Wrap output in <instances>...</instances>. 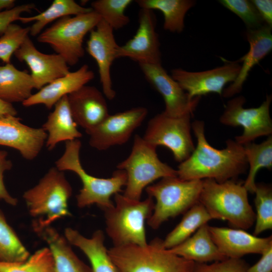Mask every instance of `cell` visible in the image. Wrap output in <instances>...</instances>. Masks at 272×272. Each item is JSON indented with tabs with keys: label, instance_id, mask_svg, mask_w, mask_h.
I'll list each match as a JSON object with an SVG mask.
<instances>
[{
	"label": "cell",
	"instance_id": "cell-31",
	"mask_svg": "<svg viewBox=\"0 0 272 272\" xmlns=\"http://www.w3.org/2000/svg\"><path fill=\"white\" fill-rule=\"evenodd\" d=\"M249 170L243 185L248 192L254 193L255 177L259 169L272 167V136L260 144L248 143L243 146Z\"/></svg>",
	"mask_w": 272,
	"mask_h": 272
},
{
	"label": "cell",
	"instance_id": "cell-11",
	"mask_svg": "<svg viewBox=\"0 0 272 272\" xmlns=\"http://www.w3.org/2000/svg\"><path fill=\"white\" fill-rule=\"evenodd\" d=\"M271 95H267L266 99L258 107L244 108L245 98L242 96L236 97L227 103L220 118L225 125L243 127V133L235 138V141L244 146L251 143L256 138L270 135L272 133V121L269 114Z\"/></svg>",
	"mask_w": 272,
	"mask_h": 272
},
{
	"label": "cell",
	"instance_id": "cell-39",
	"mask_svg": "<svg viewBox=\"0 0 272 272\" xmlns=\"http://www.w3.org/2000/svg\"><path fill=\"white\" fill-rule=\"evenodd\" d=\"M35 7L33 4H25L0 13V35L5 32L7 27L13 22L19 20L21 15L24 12H30Z\"/></svg>",
	"mask_w": 272,
	"mask_h": 272
},
{
	"label": "cell",
	"instance_id": "cell-15",
	"mask_svg": "<svg viewBox=\"0 0 272 272\" xmlns=\"http://www.w3.org/2000/svg\"><path fill=\"white\" fill-rule=\"evenodd\" d=\"M117 57H128L139 64H161L155 16L152 10L141 9L137 32L131 39L119 46Z\"/></svg>",
	"mask_w": 272,
	"mask_h": 272
},
{
	"label": "cell",
	"instance_id": "cell-23",
	"mask_svg": "<svg viewBox=\"0 0 272 272\" xmlns=\"http://www.w3.org/2000/svg\"><path fill=\"white\" fill-rule=\"evenodd\" d=\"M35 232L48 245L54 260V272H92L72 250L70 244L51 226L33 228Z\"/></svg>",
	"mask_w": 272,
	"mask_h": 272
},
{
	"label": "cell",
	"instance_id": "cell-28",
	"mask_svg": "<svg viewBox=\"0 0 272 272\" xmlns=\"http://www.w3.org/2000/svg\"><path fill=\"white\" fill-rule=\"evenodd\" d=\"M135 2L141 9L161 11L164 16V29L174 33L183 30L185 15L195 4L193 0H138Z\"/></svg>",
	"mask_w": 272,
	"mask_h": 272
},
{
	"label": "cell",
	"instance_id": "cell-4",
	"mask_svg": "<svg viewBox=\"0 0 272 272\" xmlns=\"http://www.w3.org/2000/svg\"><path fill=\"white\" fill-rule=\"evenodd\" d=\"M72 188L63 171L50 168L34 187L24 192L23 197L29 214L35 218L33 228L51 226L55 221L71 214L68 200Z\"/></svg>",
	"mask_w": 272,
	"mask_h": 272
},
{
	"label": "cell",
	"instance_id": "cell-5",
	"mask_svg": "<svg viewBox=\"0 0 272 272\" xmlns=\"http://www.w3.org/2000/svg\"><path fill=\"white\" fill-rule=\"evenodd\" d=\"M108 253L118 272H193L195 264L165 248L157 237L146 246H113Z\"/></svg>",
	"mask_w": 272,
	"mask_h": 272
},
{
	"label": "cell",
	"instance_id": "cell-21",
	"mask_svg": "<svg viewBox=\"0 0 272 272\" xmlns=\"http://www.w3.org/2000/svg\"><path fill=\"white\" fill-rule=\"evenodd\" d=\"M245 35L249 44L248 52L237 60L242 62L240 72L236 80L224 89L222 96L231 97L241 92L249 73L272 49L271 27L264 24L254 29H247Z\"/></svg>",
	"mask_w": 272,
	"mask_h": 272
},
{
	"label": "cell",
	"instance_id": "cell-34",
	"mask_svg": "<svg viewBox=\"0 0 272 272\" xmlns=\"http://www.w3.org/2000/svg\"><path fill=\"white\" fill-rule=\"evenodd\" d=\"M0 272H54V260L48 247L37 250L25 261H0Z\"/></svg>",
	"mask_w": 272,
	"mask_h": 272
},
{
	"label": "cell",
	"instance_id": "cell-27",
	"mask_svg": "<svg viewBox=\"0 0 272 272\" xmlns=\"http://www.w3.org/2000/svg\"><path fill=\"white\" fill-rule=\"evenodd\" d=\"M34 89L31 75L17 69L11 63L0 65V99L8 103L21 102L28 99Z\"/></svg>",
	"mask_w": 272,
	"mask_h": 272
},
{
	"label": "cell",
	"instance_id": "cell-30",
	"mask_svg": "<svg viewBox=\"0 0 272 272\" xmlns=\"http://www.w3.org/2000/svg\"><path fill=\"white\" fill-rule=\"evenodd\" d=\"M211 220L208 211L198 201L184 213L179 224L163 240V246L168 249L176 246Z\"/></svg>",
	"mask_w": 272,
	"mask_h": 272
},
{
	"label": "cell",
	"instance_id": "cell-24",
	"mask_svg": "<svg viewBox=\"0 0 272 272\" xmlns=\"http://www.w3.org/2000/svg\"><path fill=\"white\" fill-rule=\"evenodd\" d=\"M70 108L67 95L63 96L54 105L42 128L47 136L45 144L51 151L60 142L71 141L82 137Z\"/></svg>",
	"mask_w": 272,
	"mask_h": 272
},
{
	"label": "cell",
	"instance_id": "cell-35",
	"mask_svg": "<svg viewBox=\"0 0 272 272\" xmlns=\"http://www.w3.org/2000/svg\"><path fill=\"white\" fill-rule=\"evenodd\" d=\"M256 209L253 235L272 229V189L269 185L256 184L254 191Z\"/></svg>",
	"mask_w": 272,
	"mask_h": 272
},
{
	"label": "cell",
	"instance_id": "cell-16",
	"mask_svg": "<svg viewBox=\"0 0 272 272\" xmlns=\"http://www.w3.org/2000/svg\"><path fill=\"white\" fill-rule=\"evenodd\" d=\"M113 30L101 19L90 32L86 47L88 53L97 62L103 93L109 100L114 99L116 96L110 70L113 61L117 58V51L119 46L115 39Z\"/></svg>",
	"mask_w": 272,
	"mask_h": 272
},
{
	"label": "cell",
	"instance_id": "cell-36",
	"mask_svg": "<svg viewBox=\"0 0 272 272\" xmlns=\"http://www.w3.org/2000/svg\"><path fill=\"white\" fill-rule=\"evenodd\" d=\"M29 32L30 27L11 24L0 37V59L6 64L11 63L12 55L29 36Z\"/></svg>",
	"mask_w": 272,
	"mask_h": 272
},
{
	"label": "cell",
	"instance_id": "cell-41",
	"mask_svg": "<svg viewBox=\"0 0 272 272\" xmlns=\"http://www.w3.org/2000/svg\"><path fill=\"white\" fill-rule=\"evenodd\" d=\"M261 255L257 262L249 266L247 272H272V246Z\"/></svg>",
	"mask_w": 272,
	"mask_h": 272
},
{
	"label": "cell",
	"instance_id": "cell-1",
	"mask_svg": "<svg viewBox=\"0 0 272 272\" xmlns=\"http://www.w3.org/2000/svg\"><path fill=\"white\" fill-rule=\"evenodd\" d=\"M196 146L190 156L178 167L177 177L184 180L214 179L218 182L234 179L244 173L248 163L243 146L235 141H226V147L218 150L207 141L205 124L195 120L191 124Z\"/></svg>",
	"mask_w": 272,
	"mask_h": 272
},
{
	"label": "cell",
	"instance_id": "cell-20",
	"mask_svg": "<svg viewBox=\"0 0 272 272\" xmlns=\"http://www.w3.org/2000/svg\"><path fill=\"white\" fill-rule=\"evenodd\" d=\"M74 121L85 130H92L110 114L105 96L96 87L84 85L67 95Z\"/></svg>",
	"mask_w": 272,
	"mask_h": 272
},
{
	"label": "cell",
	"instance_id": "cell-44",
	"mask_svg": "<svg viewBox=\"0 0 272 272\" xmlns=\"http://www.w3.org/2000/svg\"><path fill=\"white\" fill-rule=\"evenodd\" d=\"M15 2L14 0H0V13L15 7Z\"/></svg>",
	"mask_w": 272,
	"mask_h": 272
},
{
	"label": "cell",
	"instance_id": "cell-22",
	"mask_svg": "<svg viewBox=\"0 0 272 272\" xmlns=\"http://www.w3.org/2000/svg\"><path fill=\"white\" fill-rule=\"evenodd\" d=\"M94 78L93 72L84 64L75 72L60 77L42 88L22 103L25 107L43 104L51 109L63 96L86 85Z\"/></svg>",
	"mask_w": 272,
	"mask_h": 272
},
{
	"label": "cell",
	"instance_id": "cell-10",
	"mask_svg": "<svg viewBox=\"0 0 272 272\" xmlns=\"http://www.w3.org/2000/svg\"><path fill=\"white\" fill-rule=\"evenodd\" d=\"M191 116L187 113L171 116L162 112L149 120L142 137L156 147L167 148L175 160L181 163L190 156L195 148L191 134Z\"/></svg>",
	"mask_w": 272,
	"mask_h": 272
},
{
	"label": "cell",
	"instance_id": "cell-37",
	"mask_svg": "<svg viewBox=\"0 0 272 272\" xmlns=\"http://www.w3.org/2000/svg\"><path fill=\"white\" fill-rule=\"evenodd\" d=\"M219 2L240 17L247 29H257L262 26L263 21L251 1L220 0Z\"/></svg>",
	"mask_w": 272,
	"mask_h": 272
},
{
	"label": "cell",
	"instance_id": "cell-6",
	"mask_svg": "<svg viewBox=\"0 0 272 272\" xmlns=\"http://www.w3.org/2000/svg\"><path fill=\"white\" fill-rule=\"evenodd\" d=\"M114 206L104 211L106 233L113 246H146L145 222L153 213L154 199H132L118 193L114 195Z\"/></svg>",
	"mask_w": 272,
	"mask_h": 272
},
{
	"label": "cell",
	"instance_id": "cell-42",
	"mask_svg": "<svg viewBox=\"0 0 272 272\" xmlns=\"http://www.w3.org/2000/svg\"><path fill=\"white\" fill-rule=\"evenodd\" d=\"M256 8L258 13L265 24L272 27V1L252 0L251 1Z\"/></svg>",
	"mask_w": 272,
	"mask_h": 272
},
{
	"label": "cell",
	"instance_id": "cell-2",
	"mask_svg": "<svg viewBox=\"0 0 272 272\" xmlns=\"http://www.w3.org/2000/svg\"><path fill=\"white\" fill-rule=\"evenodd\" d=\"M243 183L234 179L218 182L202 180L199 202L212 219L225 220L233 228L247 230L255 221V213L249 203Z\"/></svg>",
	"mask_w": 272,
	"mask_h": 272
},
{
	"label": "cell",
	"instance_id": "cell-8",
	"mask_svg": "<svg viewBox=\"0 0 272 272\" xmlns=\"http://www.w3.org/2000/svg\"><path fill=\"white\" fill-rule=\"evenodd\" d=\"M202 180H184L177 177L162 178L146 188L156 202L148 225L157 229L165 221L185 213L199 201Z\"/></svg>",
	"mask_w": 272,
	"mask_h": 272
},
{
	"label": "cell",
	"instance_id": "cell-9",
	"mask_svg": "<svg viewBox=\"0 0 272 272\" xmlns=\"http://www.w3.org/2000/svg\"><path fill=\"white\" fill-rule=\"evenodd\" d=\"M101 17L94 11L57 20L42 31L37 38L40 43L49 45L68 65L76 64L85 54L84 39L95 28Z\"/></svg>",
	"mask_w": 272,
	"mask_h": 272
},
{
	"label": "cell",
	"instance_id": "cell-29",
	"mask_svg": "<svg viewBox=\"0 0 272 272\" xmlns=\"http://www.w3.org/2000/svg\"><path fill=\"white\" fill-rule=\"evenodd\" d=\"M92 11L91 8L84 7L74 0H54L49 7L42 12L34 16L21 17L19 21L23 23L34 22L30 27L29 34L38 35L43 29L55 20L71 15L76 16Z\"/></svg>",
	"mask_w": 272,
	"mask_h": 272
},
{
	"label": "cell",
	"instance_id": "cell-26",
	"mask_svg": "<svg viewBox=\"0 0 272 272\" xmlns=\"http://www.w3.org/2000/svg\"><path fill=\"white\" fill-rule=\"evenodd\" d=\"M205 224L186 240L169 249L171 252L195 263H208L228 258L219 251Z\"/></svg>",
	"mask_w": 272,
	"mask_h": 272
},
{
	"label": "cell",
	"instance_id": "cell-7",
	"mask_svg": "<svg viewBox=\"0 0 272 272\" xmlns=\"http://www.w3.org/2000/svg\"><path fill=\"white\" fill-rule=\"evenodd\" d=\"M156 148L142 137L135 135L129 156L117 165L126 174L124 196L140 200L143 190L154 181L177 176V170L159 159Z\"/></svg>",
	"mask_w": 272,
	"mask_h": 272
},
{
	"label": "cell",
	"instance_id": "cell-13",
	"mask_svg": "<svg viewBox=\"0 0 272 272\" xmlns=\"http://www.w3.org/2000/svg\"><path fill=\"white\" fill-rule=\"evenodd\" d=\"M241 65L236 60L201 72L175 69L171 71V76L187 94L189 99H193L211 93L222 95L226 85L236 80Z\"/></svg>",
	"mask_w": 272,
	"mask_h": 272
},
{
	"label": "cell",
	"instance_id": "cell-38",
	"mask_svg": "<svg viewBox=\"0 0 272 272\" xmlns=\"http://www.w3.org/2000/svg\"><path fill=\"white\" fill-rule=\"evenodd\" d=\"M249 264L242 258H226L212 263H195L193 272H247Z\"/></svg>",
	"mask_w": 272,
	"mask_h": 272
},
{
	"label": "cell",
	"instance_id": "cell-25",
	"mask_svg": "<svg viewBox=\"0 0 272 272\" xmlns=\"http://www.w3.org/2000/svg\"><path fill=\"white\" fill-rule=\"evenodd\" d=\"M64 236L68 242L79 248L88 258L92 272H118L111 259L105 244V237L101 230L87 238L71 228L64 230Z\"/></svg>",
	"mask_w": 272,
	"mask_h": 272
},
{
	"label": "cell",
	"instance_id": "cell-18",
	"mask_svg": "<svg viewBox=\"0 0 272 272\" xmlns=\"http://www.w3.org/2000/svg\"><path fill=\"white\" fill-rule=\"evenodd\" d=\"M47 136L42 127L24 124L16 116L0 118V145L16 149L27 160H33L38 156Z\"/></svg>",
	"mask_w": 272,
	"mask_h": 272
},
{
	"label": "cell",
	"instance_id": "cell-14",
	"mask_svg": "<svg viewBox=\"0 0 272 272\" xmlns=\"http://www.w3.org/2000/svg\"><path fill=\"white\" fill-rule=\"evenodd\" d=\"M139 64L146 80L162 96L165 106L164 113L171 116L193 114L200 97L189 99L187 94L167 74L161 64Z\"/></svg>",
	"mask_w": 272,
	"mask_h": 272
},
{
	"label": "cell",
	"instance_id": "cell-17",
	"mask_svg": "<svg viewBox=\"0 0 272 272\" xmlns=\"http://www.w3.org/2000/svg\"><path fill=\"white\" fill-rule=\"evenodd\" d=\"M14 54L19 61L28 65L34 89L37 90L70 72L69 65L60 55L40 52L29 36Z\"/></svg>",
	"mask_w": 272,
	"mask_h": 272
},
{
	"label": "cell",
	"instance_id": "cell-40",
	"mask_svg": "<svg viewBox=\"0 0 272 272\" xmlns=\"http://www.w3.org/2000/svg\"><path fill=\"white\" fill-rule=\"evenodd\" d=\"M8 153L5 150H0V199L7 203L16 206L18 200L10 194L4 182V173L6 171L11 169L13 167L12 161L8 158Z\"/></svg>",
	"mask_w": 272,
	"mask_h": 272
},
{
	"label": "cell",
	"instance_id": "cell-43",
	"mask_svg": "<svg viewBox=\"0 0 272 272\" xmlns=\"http://www.w3.org/2000/svg\"><path fill=\"white\" fill-rule=\"evenodd\" d=\"M17 111L12 105L0 99V118L10 115L16 116Z\"/></svg>",
	"mask_w": 272,
	"mask_h": 272
},
{
	"label": "cell",
	"instance_id": "cell-3",
	"mask_svg": "<svg viewBox=\"0 0 272 272\" xmlns=\"http://www.w3.org/2000/svg\"><path fill=\"white\" fill-rule=\"evenodd\" d=\"M81 142L75 140L65 142L63 154L55 161V167L60 171H70L80 178L82 187L77 195L78 207L83 208L96 204L104 211L114 206L113 195L119 193L126 183L125 172L117 169L107 178H98L88 173L80 160Z\"/></svg>",
	"mask_w": 272,
	"mask_h": 272
},
{
	"label": "cell",
	"instance_id": "cell-33",
	"mask_svg": "<svg viewBox=\"0 0 272 272\" xmlns=\"http://www.w3.org/2000/svg\"><path fill=\"white\" fill-rule=\"evenodd\" d=\"M131 0H97L91 3V8L113 30L121 29L129 22L125 13Z\"/></svg>",
	"mask_w": 272,
	"mask_h": 272
},
{
	"label": "cell",
	"instance_id": "cell-32",
	"mask_svg": "<svg viewBox=\"0 0 272 272\" xmlns=\"http://www.w3.org/2000/svg\"><path fill=\"white\" fill-rule=\"evenodd\" d=\"M29 256V251L8 224L0 210V261L22 262Z\"/></svg>",
	"mask_w": 272,
	"mask_h": 272
},
{
	"label": "cell",
	"instance_id": "cell-12",
	"mask_svg": "<svg viewBox=\"0 0 272 272\" xmlns=\"http://www.w3.org/2000/svg\"><path fill=\"white\" fill-rule=\"evenodd\" d=\"M148 109L138 107L109 114L101 123L86 133L91 147L99 151L126 143L146 118Z\"/></svg>",
	"mask_w": 272,
	"mask_h": 272
},
{
	"label": "cell",
	"instance_id": "cell-19",
	"mask_svg": "<svg viewBox=\"0 0 272 272\" xmlns=\"http://www.w3.org/2000/svg\"><path fill=\"white\" fill-rule=\"evenodd\" d=\"M211 237L226 258H241L248 254H262L272 246V237L260 238L244 230L209 226Z\"/></svg>",
	"mask_w": 272,
	"mask_h": 272
}]
</instances>
